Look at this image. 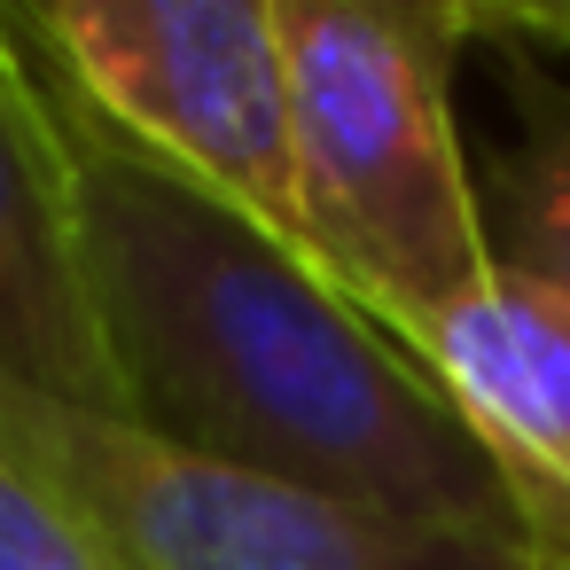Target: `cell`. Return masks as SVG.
<instances>
[{"label":"cell","mask_w":570,"mask_h":570,"mask_svg":"<svg viewBox=\"0 0 570 570\" xmlns=\"http://www.w3.org/2000/svg\"><path fill=\"white\" fill-rule=\"evenodd\" d=\"M313 266L399 344L492 274L453 71V0H274Z\"/></svg>","instance_id":"cell-2"},{"label":"cell","mask_w":570,"mask_h":570,"mask_svg":"<svg viewBox=\"0 0 570 570\" xmlns=\"http://www.w3.org/2000/svg\"><path fill=\"white\" fill-rule=\"evenodd\" d=\"M17 17L95 126L313 258L274 0H48Z\"/></svg>","instance_id":"cell-4"},{"label":"cell","mask_w":570,"mask_h":570,"mask_svg":"<svg viewBox=\"0 0 570 570\" xmlns=\"http://www.w3.org/2000/svg\"><path fill=\"white\" fill-rule=\"evenodd\" d=\"M539 570H570V547H554V554H539Z\"/></svg>","instance_id":"cell-10"},{"label":"cell","mask_w":570,"mask_h":570,"mask_svg":"<svg viewBox=\"0 0 570 570\" xmlns=\"http://www.w3.org/2000/svg\"><path fill=\"white\" fill-rule=\"evenodd\" d=\"M0 570H110L95 539L56 515V500L0 461Z\"/></svg>","instance_id":"cell-8"},{"label":"cell","mask_w":570,"mask_h":570,"mask_svg":"<svg viewBox=\"0 0 570 570\" xmlns=\"http://www.w3.org/2000/svg\"><path fill=\"white\" fill-rule=\"evenodd\" d=\"M406 352L515 476L539 547H570V305L492 266L461 305L422 321Z\"/></svg>","instance_id":"cell-6"},{"label":"cell","mask_w":570,"mask_h":570,"mask_svg":"<svg viewBox=\"0 0 570 570\" xmlns=\"http://www.w3.org/2000/svg\"><path fill=\"white\" fill-rule=\"evenodd\" d=\"M469 40L492 48L508 95V141L476 165V212L492 266L570 305V79L554 56L508 40L469 9Z\"/></svg>","instance_id":"cell-7"},{"label":"cell","mask_w":570,"mask_h":570,"mask_svg":"<svg viewBox=\"0 0 570 570\" xmlns=\"http://www.w3.org/2000/svg\"><path fill=\"white\" fill-rule=\"evenodd\" d=\"M484 24L539 56H570V9H484Z\"/></svg>","instance_id":"cell-9"},{"label":"cell","mask_w":570,"mask_h":570,"mask_svg":"<svg viewBox=\"0 0 570 570\" xmlns=\"http://www.w3.org/2000/svg\"><path fill=\"white\" fill-rule=\"evenodd\" d=\"M56 102L79 258L126 422L383 515L515 531L539 547L515 476L391 328L313 258L95 126L63 79Z\"/></svg>","instance_id":"cell-1"},{"label":"cell","mask_w":570,"mask_h":570,"mask_svg":"<svg viewBox=\"0 0 570 570\" xmlns=\"http://www.w3.org/2000/svg\"><path fill=\"white\" fill-rule=\"evenodd\" d=\"M0 461L32 476L110 570H539L547 554L515 531L414 523L212 461L17 375H0Z\"/></svg>","instance_id":"cell-3"},{"label":"cell","mask_w":570,"mask_h":570,"mask_svg":"<svg viewBox=\"0 0 570 570\" xmlns=\"http://www.w3.org/2000/svg\"><path fill=\"white\" fill-rule=\"evenodd\" d=\"M0 375L63 406L118 414V375L79 258L63 102L17 9H0Z\"/></svg>","instance_id":"cell-5"}]
</instances>
